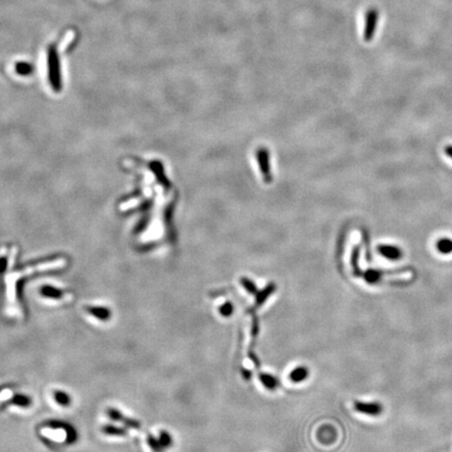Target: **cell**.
<instances>
[{"label": "cell", "instance_id": "6da1fadb", "mask_svg": "<svg viewBox=\"0 0 452 452\" xmlns=\"http://www.w3.org/2000/svg\"><path fill=\"white\" fill-rule=\"evenodd\" d=\"M43 437L55 442L72 443L77 440V432L69 425L61 422H49L41 430Z\"/></svg>", "mask_w": 452, "mask_h": 452}, {"label": "cell", "instance_id": "7a4b0ae2", "mask_svg": "<svg viewBox=\"0 0 452 452\" xmlns=\"http://www.w3.org/2000/svg\"><path fill=\"white\" fill-rule=\"evenodd\" d=\"M48 58V76L52 88L55 90L61 89V71L58 51L55 45H50L47 52Z\"/></svg>", "mask_w": 452, "mask_h": 452}, {"label": "cell", "instance_id": "3957f363", "mask_svg": "<svg viewBox=\"0 0 452 452\" xmlns=\"http://www.w3.org/2000/svg\"><path fill=\"white\" fill-rule=\"evenodd\" d=\"M106 413H107L108 417H109L111 420H113L115 422H119V423L124 424L125 426H127L128 428L136 429V430H138L140 428V423L137 420L129 418V417H126L125 414H123L116 408H113V407L107 408Z\"/></svg>", "mask_w": 452, "mask_h": 452}, {"label": "cell", "instance_id": "277c9868", "mask_svg": "<svg viewBox=\"0 0 452 452\" xmlns=\"http://www.w3.org/2000/svg\"><path fill=\"white\" fill-rule=\"evenodd\" d=\"M379 19V13L375 9H371L367 12L366 15V26H365V39L367 41H371L374 37L377 23Z\"/></svg>", "mask_w": 452, "mask_h": 452}, {"label": "cell", "instance_id": "5b68a950", "mask_svg": "<svg viewBox=\"0 0 452 452\" xmlns=\"http://www.w3.org/2000/svg\"><path fill=\"white\" fill-rule=\"evenodd\" d=\"M354 407L355 409L364 414H368V415H379L381 414L383 411V407L380 403L378 402H361V401H356L354 403Z\"/></svg>", "mask_w": 452, "mask_h": 452}, {"label": "cell", "instance_id": "8992f818", "mask_svg": "<svg viewBox=\"0 0 452 452\" xmlns=\"http://www.w3.org/2000/svg\"><path fill=\"white\" fill-rule=\"evenodd\" d=\"M85 311L100 321H108L111 318V310L103 306H86Z\"/></svg>", "mask_w": 452, "mask_h": 452}, {"label": "cell", "instance_id": "52a82bcc", "mask_svg": "<svg viewBox=\"0 0 452 452\" xmlns=\"http://www.w3.org/2000/svg\"><path fill=\"white\" fill-rule=\"evenodd\" d=\"M40 294L45 298H49V299H53V300L68 299V294L66 292H64L59 288H56L53 286H48V285L43 286L40 289Z\"/></svg>", "mask_w": 452, "mask_h": 452}, {"label": "cell", "instance_id": "ba28073f", "mask_svg": "<svg viewBox=\"0 0 452 452\" xmlns=\"http://www.w3.org/2000/svg\"><path fill=\"white\" fill-rule=\"evenodd\" d=\"M379 252H380V254L383 256V257H385L386 259H389V260H393V261H396V260H399L401 257H402V252H401V250L398 248V247H396V246H390V245H380L379 246Z\"/></svg>", "mask_w": 452, "mask_h": 452}, {"label": "cell", "instance_id": "9c48e42d", "mask_svg": "<svg viewBox=\"0 0 452 452\" xmlns=\"http://www.w3.org/2000/svg\"><path fill=\"white\" fill-rule=\"evenodd\" d=\"M308 376H309V370L304 366H299L290 372V374H289V379H290V381L294 383H299L305 381L306 379L308 378Z\"/></svg>", "mask_w": 452, "mask_h": 452}, {"label": "cell", "instance_id": "30bf717a", "mask_svg": "<svg viewBox=\"0 0 452 452\" xmlns=\"http://www.w3.org/2000/svg\"><path fill=\"white\" fill-rule=\"evenodd\" d=\"M276 289L277 286L274 283H270L263 289V290L258 291V293L256 294V306L257 307L262 306L268 297L273 295V293L276 291Z\"/></svg>", "mask_w": 452, "mask_h": 452}, {"label": "cell", "instance_id": "8fae6325", "mask_svg": "<svg viewBox=\"0 0 452 452\" xmlns=\"http://www.w3.org/2000/svg\"><path fill=\"white\" fill-rule=\"evenodd\" d=\"M259 379H260V381L262 382V384L264 385V387L269 389V390H275L280 385L279 379L277 377H275L274 375H271V374L262 373V374L259 375Z\"/></svg>", "mask_w": 452, "mask_h": 452}, {"label": "cell", "instance_id": "7c38bea8", "mask_svg": "<svg viewBox=\"0 0 452 452\" xmlns=\"http://www.w3.org/2000/svg\"><path fill=\"white\" fill-rule=\"evenodd\" d=\"M387 274L388 273H384V271H381V270L369 269L366 271V273H364L363 278H365V280L369 284H376L378 282H380Z\"/></svg>", "mask_w": 452, "mask_h": 452}, {"label": "cell", "instance_id": "4fadbf2b", "mask_svg": "<svg viewBox=\"0 0 452 452\" xmlns=\"http://www.w3.org/2000/svg\"><path fill=\"white\" fill-rule=\"evenodd\" d=\"M102 432L106 436H110V437H126L127 436V430L123 427H118V426H114V425H104L102 427Z\"/></svg>", "mask_w": 452, "mask_h": 452}, {"label": "cell", "instance_id": "5bb4252c", "mask_svg": "<svg viewBox=\"0 0 452 452\" xmlns=\"http://www.w3.org/2000/svg\"><path fill=\"white\" fill-rule=\"evenodd\" d=\"M52 397L55 402L62 407H68L71 404L70 396L63 390H55L53 391Z\"/></svg>", "mask_w": 452, "mask_h": 452}, {"label": "cell", "instance_id": "9a60e30c", "mask_svg": "<svg viewBox=\"0 0 452 452\" xmlns=\"http://www.w3.org/2000/svg\"><path fill=\"white\" fill-rule=\"evenodd\" d=\"M359 257H360V246H356L354 248V250H353L351 264H352L354 276H356L358 278L363 277V275H364V273H363V271H361L360 266H359Z\"/></svg>", "mask_w": 452, "mask_h": 452}, {"label": "cell", "instance_id": "2e32d148", "mask_svg": "<svg viewBox=\"0 0 452 452\" xmlns=\"http://www.w3.org/2000/svg\"><path fill=\"white\" fill-rule=\"evenodd\" d=\"M11 403L16 405V406H18V407H23V408L25 407L26 408V407H29L33 402H32L31 397H28L26 395L17 394V395L12 397Z\"/></svg>", "mask_w": 452, "mask_h": 452}, {"label": "cell", "instance_id": "e0dca14e", "mask_svg": "<svg viewBox=\"0 0 452 452\" xmlns=\"http://www.w3.org/2000/svg\"><path fill=\"white\" fill-rule=\"evenodd\" d=\"M240 283L242 285V287L245 289V290L252 295H256L258 293V288L255 282H252L251 280L247 279V278H242L240 280Z\"/></svg>", "mask_w": 452, "mask_h": 452}, {"label": "cell", "instance_id": "ac0fdd59", "mask_svg": "<svg viewBox=\"0 0 452 452\" xmlns=\"http://www.w3.org/2000/svg\"><path fill=\"white\" fill-rule=\"evenodd\" d=\"M158 440H159L160 445L162 446V448H164V449H166V448H170V447H172V445H173V439H172L171 435H170V433H169L168 431H165V430L160 431Z\"/></svg>", "mask_w": 452, "mask_h": 452}, {"label": "cell", "instance_id": "d6986e66", "mask_svg": "<svg viewBox=\"0 0 452 452\" xmlns=\"http://www.w3.org/2000/svg\"><path fill=\"white\" fill-rule=\"evenodd\" d=\"M438 249L441 254L448 255L452 252V240L450 239H442L438 242Z\"/></svg>", "mask_w": 452, "mask_h": 452}, {"label": "cell", "instance_id": "ffe728a7", "mask_svg": "<svg viewBox=\"0 0 452 452\" xmlns=\"http://www.w3.org/2000/svg\"><path fill=\"white\" fill-rule=\"evenodd\" d=\"M15 69H16V72H18V74L21 75V76H27V75H31L33 72L32 65L26 62L17 63L15 65Z\"/></svg>", "mask_w": 452, "mask_h": 452}, {"label": "cell", "instance_id": "44dd1931", "mask_svg": "<svg viewBox=\"0 0 452 452\" xmlns=\"http://www.w3.org/2000/svg\"><path fill=\"white\" fill-rule=\"evenodd\" d=\"M147 443H148L149 447L151 448V450H152L153 452H162V451H164V448H162V446L160 445L159 440L156 439V438H155L154 436H152V435H149V436H148V438H147Z\"/></svg>", "mask_w": 452, "mask_h": 452}, {"label": "cell", "instance_id": "7402d4cb", "mask_svg": "<svg viewBox=\"0 0 452 452\" xmlns=\"http://www.w3.org/2000/svg\"><path fill=\"white\" fill-rule=\"evenodd\" d=\"M219 311H220V314H221L222 316H224V317H228V316H230V315L233 313V305H232L231 303H229V302H226V303H224V304L220 307Z\"/></svg>", "mask_w": 452, "mask_h": 452}, {"label": "cell", "instance_id": "603a6c76", "mask_svg": "<svg viewBox=\"0 0 452 452\" xmlns=\"http://www.w3.org/2000/svg\"><path fill=\"white\" fill-rule=\"evenodd\" d=\"M445 153H446L450 158H452V146H447V147L445 148Z\"/></svg>", "mask_w": 452, "mask_h": 452}, {"label": "cell", "instance_id": "cb8c5ba5", "mask_svg": "<svg viewBox=\"0 0 452 452\" xmlns=\"http://www.w3.org/2000/svg\"><path fill=\"white\" fill-rule=\"evenodd\" d=\"M243 374H244V376H245V378L246 379H249L250 378V372H248V371H246V370H243Z\"/></svg>", "mask_w": 452, "mask_h": 452}]
</instances>
